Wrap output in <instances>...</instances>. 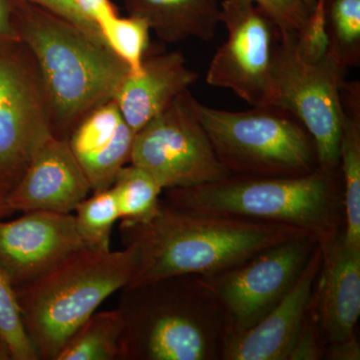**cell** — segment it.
Listing matches in <instances>:
<instances>
[{"instance_id":"1","label":"cell","mask_w":360,"mask_h":360,"mask_svg":"<svg viewBox=\"0 0 360 360\" xmlns=\"http://www.w3.org/2000/svg\"><path fill=\"white\" fill-rule=\"evenodd\" d=\"M120 231L123 245L136 251L130 284L180 274L215 276L265 248L310 234L288 224L182 210L163 200L153 219L120 222Z\"/></svg>"},{"instance_id":"2","label":"cell","mask_w":360,"mask_h":360,"mask_svg":"<svg viewBox=\"0 0 360 360\" xmlns=\"http://www.w3.org/2000/svg\"><path fill=\"white\" fill-rule=\"evenodd\" d=\"M15 21L39 73L52 132L68 139L89 112L115 101L129 68L103 40L41 7L15 0Z\"/></svg>"},{"instance_id":"3","label":"cell","mask_w":360,"mask_h":360,"mask_svg":"<svg viewBox=\"0 0 360 360\" xmlns=\"http://www.w3.org/2000/svg\"><path fill=\"white\" fill-rule=\"evenodd\" d=\"M120 291V360H222L231 330L205 277L180 274Z\"/></svg>"},{"instance_id":"4","label":"cell","mask_w":360,"mask_h":360,"mask_svg":"<svg viewBox=\"0 0 360 360\" xmlns=\"http://www.w3.org/2000/svg\"><path fill=\"white\" fill-rule=\"evenodd\" d=\"M168 205L191 212L291 225L324 243L345 229L340 167L302 176L234 175L189 188L165 189Z\"/></svg>"},{"instance_id":"5","label":"cell","mask_w":360,"mask_h":360,"mask_svg":"<svg viewBox=\"0 0 360 360\" xmlns=\"http://www.w3.org/2000/svg\"><path fill=\"white\" fill-rule=\"evenodd\" d=\"M136 251L84 248L16 288L23 326L39 359L56 360L65 343L113 293L132 283Z\"/></svg>"},{"instance_id":"6","label":"cell","mask_w":360,"mask_h":360,"mask_svg":"<svg viewBox=\"0 0 360 360\" xmlns=\"http://www.w3.org/2000/svg\"><path fill=\"white\" fill-rule=\"evenodd\" d=\"M194 108L219 160L234 175L302 176L319 169L314 139L295 115L276 105L246 111Z\"/></svg>"},{"instance_id":"7","label":"cell","mask_w":360,"mask_h":360,"mask_svg":"<svg viewBox=\"0 0 360 360\" xmlns=\"http://www.w3.org/2000/svg\"><path fill=\"white\" fill-rule=\"evenodd\" d=\"M194 101L186 90L135 134L130 163L148 172L163 191L205 186L232 175L217 158Z\"/></svg>"},{"instance_id":"8","label":"cell","mask_w":360,"mask_h":360,"mask_svg":"<svg viewBox=\"0 0 360 360\" xmlns=\"http://www.w3.org/2000/svg\"><path fill=\"white\" fill-rule=\"evenodd\" d=\"M347 70L330 54L309 63L295 49V34L281 37L272 103L290 111L314 139L322 169L340 168L342 94Z\"/></svg>"},{"instance_id":"9","label":"cell","mask_w":360,"mask_h":360,"mask_svg":"<svg viewBox=\"0 0 360 360\" xmlns=\"http://www.w3.org/2000/svg\"><path fill=\"white\" fill-rule=\"evenodd\" d=\"M220 22L227 39L212 59L206 82L231 90L253 108L270 105L281 42L276 25L250 0H224Z\"/></svg>"},{"instance_id":"10","label":"cell","mask_w":360,"mask_h":360,"mask_svg":"<svg viewBox=\"0 0 360 360\" xmlns=\"http://www.w3.org/2000/svg\"><path fill=\"white\" fill-rule=\"evenodd\" d=\"M319 245L314 236L303 234L265 248L219 274L205 277L224 307L231 335L252 328L278 304Z\"/></svg>"},{"instance_id":"11","label":"cell","mask_w":360,"mask_h":360,"mask_svg":"<svg viewBox=\"0 0 360 360\" xmlns=\"http://www.w3.org/2000/svg\"><path fill=\"white\" fill-rule=\"evenodd\" d=\"M20 44L0 49V186L8 193L54 136L39 73Z\"/></svg>"},{"instance_id":"12","label":"cell","mask_w":360,"mask_h":360,"mask_svg":"<svg viewBox=\"0 0 360 360\" xmlns=\"http://www.w3.org/2000/svg\"><path fill=\"white\" fill-rule=\"evenodd\" d=\"M84 248L73 213L34 210L0 219V269L15 290Z\"/></svg>"},{"instance_id":"13","label":"cell","mask_w":360,"mask_h":360,"mask_svg":"<svg viewBox=\"0 0 360 360\" xmlns=\"http://www.w3.org/2000/svg\"><path fill=\"white\" fill-rule=\"evenodd\" d=\"M91 193L68 139L52 136L37 151L6 196L11 212L72 213Z\"/></svg>"},{"instance_id":"14","label":"cell","mask_w":360,"mask_h":360,"mask_svg":"<svg viewBox=\"0 0 360 360\" xmlns=\"http://www.w3.org/2000/svg\"><path fill=\"white\" fill-rule=\"evenodd\" d=\"M321 264L319 245L295 285L278 304L245 333L229 336L222 360H288L314 297Z\"/></svg>"},{"instance_id":"15","label":"cell","mask_w":360,"mask_h":360,"mask_svg":"<svg viewBox=\"0 0 360 360\" xmlns=\"http://www.w3.org/2000/svg\"><path fill=\"white\" fill-rule=\"evenodd\" d=\"M322 264L316 288L317 314L326 345L355 335L360 315V248L350 245L345 229L319 243Z\"/></svg>"},{"instance_id":"16","label":"cell","mask_w":360,"mask_h":360,"mask_svg":"<svg viewBox=\"0 0 360 360\" xmlns=\"http://www.w3.org/2000/svg\"><path fill=\"white\" fill-rule=\"evenodd\" d=\"M134 139L115 101L92 110L78 123L68 141L91 193L112 186L116 175L131 160Z\"/></svg>"},{"instance_id":"17","label":"cell","mask_w":360,"mask_h":360,"mask_svg":"<svg viewBox=\"0 0 360 360\" xmlns=\"http://www.w3.org/2000/svg\"><path fill=\"white\" fill-rule=\"evenodd\" d=\"M198 73L187 68L179 51L144 58L141 72L129 73L115 97L123 120L135 134L195 84Z\"/></svg>"},{"instance_id":"18","label":"cell","mask_w":360,"mask_h":360,"mask_svg":"<svg viewBox=\"0 0 360 360\" xmlns=\"http://www.w3.org/2000/svg\"><path fill=\"white\" fill-rule=\"evenodd\" d=\"M129 15L148 23L161 40L176 44L194 37L210 41L220 22L217 0H124Z\"/></svg>"},{"instance_id":"19","label":"cell","mask_w":360,"mask_h":360,"mask_svg":"<svg viewBox=\"0 0 360 360\" xmlns=\"http://www.w3.org/2000/svg\"><path fill=\"white\" fill-rule=\"evenodd\" d=\"M342 130L340 165L345 202V238L360 248V89L359 84L343 85Z\"/></svg>"},{"instance_id":"20","label":"cell","mask_w":360,"mask_h":360,"mask_svg":"<svg viewBox=\"0 0 360 360\" xmlns=\"http://www.w3.org/2000/svg\"><path fill=\"white\" fill-rule=\"evenodd\" d=\"M124 322L117 307L94 312L65 343L56 360H120Z\"/></svg>"},{"instance_id":"21","label":"cell","mask_w":360,"mask_h":360,"mask_svg":"<svg viewBox=\"0 0 360 360\" xmlns=\"http://www.w3.org/2000/svg\"><path fill=\"white\" fill-rule=\"evenodd\" d=\"M117 201L120 222L143 224L155 217L163 188L148 172L129 163L116 175L111 186Z\"/></svg>"},{"instance_id":"22","label":"cell","mask_w":360,"mask_h":360,"mask_svg":"<svg viewBox=\"0 0 360 360\" xmlns=\"http://www.w3.org/2000/svg\"><path fill=\"white\" fill-rule=\"evenodd\" d=\"M328 53L345 70L360 63V0H326Z\"/></svg>"},{"instance_id":"23","label":"cell","mask_w":360,"mask_h":360,"mask_svg":"<svg viewBox=\"0 0 360 360\" xmlns=\"http://www.w3.org/2000/svg\"><path fill=\"white\" fill-rule=\"evenodd\" d=\"M75 225L84 248L97 251L110 250V236L120 210L112 189L94 191L75 207Z\"/></svg>"},{"instance_id":"24","label":"cell","mask_w":360,"mask_h":360,"mask_svg":"<svg viewBox=\"0 0 360 360\" xmlns=\"http://www.w3.org/2000/svg\"><path fill=\"white\" fill-rule=\"evenodd\" d=\"M98 28L104 42L127 65L129 72H141L149 46L148 23L136 16L123 18L115 14L101 21Z\"/></svg>"},{"instance_id":"25","label":"cell","mask_w":360,"mask_h":360,"mask_svg":"<svg viewBox=\"0 0 360 360\" xmlns=\"http://www.w3.org/2000/svg\"><path fill=\"white\" fill-rule=\"evenodd\" d=\"M0 336L13 360H39L23 326L15 288L0 269Z\"/></svg>"},{"instance_id":"26","label":"cell","mask_w":360,"mask_h":360,"mask_svg":"<svg viewBox=\"0 0 360 360\" xmlns=\"http://www.w3.org/2000/svg\"><path fill=\"white\" fill-rule=\"evenodd\" d=\"M326 2H316L302 30L295 34L298 54L309 63H317L326 58L329 49L326 21Z\"/></svg>"},{"instance_id":"27","label":"cell","mask_w":360,"mask_h":360,"mask_svg":"<svg viewBox=\"0 0 360 360\" xmlns=\"http://www.w3.org/2000/svg\"><path fill=\"white\" fill-rule=\"evenodd\" d=\"M326 345V341L321 333V324H319L316 300L314 295L302 326L288 354V360L323 359Z\"/></svg>"},{"instance_id":"28","label":"cell","mask_w":360,"mask_h":360,"mask_svg":"<svg viewBox=\"0 0 360 360\" xmlns=\"http://www.w3.org/2000/svg\"><path fill=\"white\" fill-rule=\"evenodd\" d=\"M271 20L279 35L296 34L311 13L302 0H250Z\"/></svg>"},{"instance_id":"29","label":"cell","mask_w":360,"mask_h":360,"mask_svg":"<svg viewBox=\"0 0 360 360\" xmlns=\"http://www.w3.org/2000/svg\"><path fill=\"white\" fill-rule=\"evenodd\" d=\"M21 1L41 7L45 11L70 21V23L84 30L90 37L103 40L98 26L84 15L75 0H21Z\"/></svg>"},{"instance_id":"30","label":"cell","mask_w":360,"mask_h":360,"mask_svg":"<svg viewBox=\"0 0 360 360\" xmlns=\"http://www.w3.org/2000/svg\"><path fill=\"white\" fill-rule=\"evenodd\" d=\"M21 44L15 21V0H0V49Z\"/></svg>"},{"instance_id":"31","label":"cell","mask_w":360,"mask_h":360,"mask_svg":"<svg viewBox=\"0 0 360 360\" xmlns=\"http://www.w3.org/2000/svg\"><path fill=\"white\" fill-rule=\"evenodd\" d=\"M323 359L359 360L360 345L356 336L326 345L324 348Z\"/></svg>"},{"instance_id":"32","label":"cell","mask_w":360,"mask_h":360,"mask_svg":"<svg viewBox=\"0 0 360 360\" xmlns=\"http://www.w3.org/2000/svg\"><path fill=\"white\" fill-rule=\"evenodd\" d=\"M75 1L84 15L97 26L101 21L117 14L110 0H75Z\"/></svg>"},{"instance_id":"33","label":"cell","mask_w":360,"mask_h":360,"mask_svg":"<svg viewBox=\"0 0 360 360\" xmlns=\"http://www.w3.org/2000/svg\"><path fill=\"white\" fill-rule=\"evenodd\" d=\"M8 191L0 186V219H6L9 215L13 214L11 208L8 207L6 202V196Z\"/></svg>"},{"instance_id":"34","label":"cell","mask_w":360,"mask_h":360,"mask_svg":"<svg viewBox=\"0 0 360 360\" xmlns=\"http://www.w3.org/2000/svg\"><path fill=\"white\" fill-rule=\"evenodd\" d=\"M13 359L8 345H6L4 338L0 336V360Z\"/></svg>"},{"instance_id":"35","label":"cell","mask_w":360,"mask_h":360,"mask_svg":"<svg viewBox=\"0 0 360 360\" xmlns=\"http://www.w3.org/2000/svg\"><path fill=\"white\" fill-rule=\"evenodd\" d=\"M302 1L303 4L307 6V8H309L310 13H311L314 9L315 4H316V0H302Z\"/></svg>"},{"instance_id":"36","label":"cell","mask_w":360,"mask_h":360,"mask_svg":"<svg viewBox=\"0 0 360 360\" xmlns=\"http://www.w3.org/2000/svg\"><path fill=\"white\" fill-rule=\"evenodd\" d=\"M316 2H326V0H316Z\"/></svg>"}]
</instances>
